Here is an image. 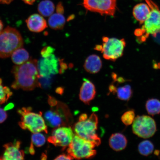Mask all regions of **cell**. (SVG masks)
<instances>
[{
    "label": "cell",
    "mask_w": 160,
    "mask_h": 160,
    "mask_svg": "<svg viewBox=\"0 0 160 160\" xmlns=\"http://www.w3.org/2000/svg\"><path fill=\"white\" fill-rule=\"evenodd\" d=\"M12 72L15 79L12 85L13 89L32 91L41 87L37 60L30 59L22 64L15 66Z\"/></svg>",
    "instance_id": "obj_1"
},
{
    "label": "cell",
    "mask_w": 160,
    "mask_h": 160,
    "mask_svg": "<svg viewBox=\"0 0 160 160\" xmlns=\"http://www.w3.org/2000/svg\"><path fill=\"white\" fill-rule=\"evenodd\" d=\"M98 124V119L96 114H92L88 117L87 114L83 113L80 115L78 121L74 126V131L76 135L98 146L101 143L97 133Z\"/></svg>",
    "instance_id": "obj_2"
},
{
    "label": "cell",
    "mask_w": 160,
    "mask_h": 160,
    "mask_svg": "<svg viewBox=\"0 0 160 160\" xmlns=\"http://www.w3.org/2000/svg\"><path fill=\"white\" fill-rule=\"evenodd\" d=\"M32 111L31 107L23 108L18 110V113L21 116V121L19 122L20 127L33 133L43 132L47 133V127L42 113H35Z\"/></svg>",
    "instance_id": "obj_3"
},
{
    "label": "cell",
    "mask_w": 160,
    "mask_h": 160,
    "mask_svg": "<svg viewBox=\"0 0 160 160\" xmlns=\"http://www.w3.org/2000/svg\"><path fill=\"white\" fill-rule=\"evenodd\" d=\"M23 41L19 32L8 27L0 33V58L11 56L16 50L22 47Z\"/></svg>",
    "instance_id": "obj_4"
},
{
    "label": "cell",
    "mask_w": 160,
    "mask_h": 160,
    "mask_svg": "<svg viewBox=\"0 0 160 160\" xmlns=\"http://www.w3.org/2000/svg\"><path fill=\"white\" fill-rule=\"evenodd\" d=\"M93 143L75 135L67 150L69 155L73 159H89L94 157L97 151Z\"/></svg>",
    "instance_id": "obj_5"
},
{
    "label": "cell",
    "mask_w": 160,
    "mask_h": 160,
    "mask_svg": "<svg viewBox=\"0 0 160 160\" xmlns=\"http://www.w3.org/2000/svg\"><path fill=\"white\" fill-rule=\"evenodd\" d=\"M57 106L55 108L46 112L44 115L46 123L52 128L67 125L72 119L68 108L65 104L59 102Z\"/></svg>",
    "instance_id": "obj_6"
},
{
    "label": "cell",
    "mask_w": 160,
    "mask_h": 160,
    "mask_svg": "<svg viewBox=\"0 0 160 160\" xmlns=\"http://www.w3.org/2000/svg\"><path fill=\"white\" fill-rule=\"evenodd\" d=\"M151 9L148 17L144 22V24L141 29L143 34L145 35L141 38V40H145L149 35L156 37L158 33H160V11L158 7L151 0H146Z\"/></svg>",
    "instance_id": "obj_7"
},
{
    "label": "cell",
    "mask_w": 160,
    "mask_h": 160,
    "mask_svg": "<svg viewBox=\"0 0 160 160\" xmlns=\"http://www.w3.org/2000/svg\"><path fill=\"white\" fill-rule=\"evenodd\" d=\"M102 40L101 51L105 59L115 61L122 56L126 46L124 39L104 37Z\"/></svg>",
    "instance_id": "obj_8"
},
{
    "label": "cell",
    "mask_w": 160,
    "mask_h": 160,
    "mask_svg": "<svg viewBox=\"0 0 160 160\" xmlns=\"http://www.w3.org/2000/svg\"><path fill=\"white\" fill-rule=\"evenodd\" d=\"M132 129L138 137L147 139L155 134L157 126L154 120L149 116H138L134 120Z\"/></svg>",
    "instance_id": "obj_9"
},
{
    "label": "cell",
    "mask_w": 160,
    "mask_h": 160,
    "mask_svg": "<svg viewBox=\"0 0 160 160\" xmlns=\"http://www.w3.org/2000/svg\"><path fill=\"white\" fill-rule=\"evenodd\" d=\"M83 5L89 11L101 15L113 16L116 8V0H83Z\"/></svg>",
    "instance_id": "obj_10"
},
{
    "label": "cell",
    "mask_w": 160,
    "mask_h": 160,
    "mask_svg": "<svg viewBox=\"0 0 160 160\" xmlns=\"http://www.w3.org/2000/svg\"><path fill=\"white\" fill-rule=\"evenodd\" d=\"M74 135L71 127H59L53 130L48 141L57 147L65 148L69 145Z\"/></svg>",
    "instance_id": "obj_11"
},
{
    "label": "cell",
    "mask_w": 160,
    "mask_h": 160,
    "mask_svg": "<svg viewBox=\"0 0 160 160\" xmlns=\"http://www.w3.org/2000/svg\"><path fill=\"white\" fill-rule=\"evenodd\" d=\"M59 62L53 53L47 57H42L38 62L40 77L50 79L52 75L57 74L60 71Z\"/></svg>",
    "instance_id": "obj_12"
},
{
    "label": "cell",
    "mask_w": 160,
    "mask_h": 160,
    "mask_svg": "<svg viewBox=\"0 0 160 160\" xmlns=\"http://www.w3.org/2000/svg\"><path fill=\"white\" fill-rule=\"evenodd\" d=\"M21 142L15 141L13 142L5 144L3 147L4 149L2 154L0 156L1 160H18L24 159L25 153L20 149Z\"/></svg>",
    "instance_id": "obj_13"
},
{
    "label": "cell",
    "mask_w": 160,
    "mask_h": 160,
    "mask_svg": "<svg viewBox=\"0 0 160 160\" xmlns=\"http://www.w3.org/2000/svg\"><path fill=\"white\" fill-rule=\"evenodd\" d=\"M96 93L95 86L91 81L85 79L80 89L79 98L86 104H89Z\"/></svg>",
    "instance_id": "obj_14"
},
{
    "label": "cell",
    "mask_w": 160,
    "mask_h": 160,
    "mask_svg": "<svg viewBox=\"0 0 160 160\" xmlns=\"http://www.w3.org/2000/svg\"><path fill=\"white\" fill-rule=\"evenodd\" d=\"M28 28L34 32H40L47 27L46 20L42 16L38 14L31 15L27 20Z\"/></svg>",
    "instance_id": "obj_15"
},
{
    "label": "cell",
    "mask_w": 160,
    "mask_h": 160,
    "mask_svg": "<svg viewBox=\"0 0 160 160\" xmlns=\"http://www.w3.org/2000/svg\"><path fill=\"white\" fill-rule=\"evenodd\" d=\"M109 90L110 92L116 94L118 98L123 101H128L132 95V91L129 85L117 88L112 84L110 86Z\"/></svg>",
    "instance_id": "obj_16"
},
{
    "label": "cell",
    "mask_w": 160,
    "mask_h": 160,
    "mask_svg": "<svg viewBox=\"0 0 160 160\" xmlns=\"http://www.w3.org/2000/svg\"><path fill=\"white\" fill-rule=\"evenodd\" d=\"M102 67V61L99 56L95 55H90L86 59L84 68L86 71L90 73H97Z\"/></svg>",
    "instance_id": "obj_17"
},
{
    "label": "cell",
    "mask_w": 160,
    "mask_h": 160,
    "mask_svg": "<svg viewBox=\"0 0 160 160\" xmlns=\"http://www.w3.org/2000/svg\"><path fill=\"white\" fill-rule=\"evenodd\" d=\"M127 138L120 133L113 134L109 140L110 147L116 151H120L125 149L127 147Z\"/></svg>",
    "instance_id": "obj_18"
},
{
    "label": "cell",
    "mask_w": 160,
    "mask_h": 160,
    "mask_svg": "<svg viewBox=\"0 0 160 160\" xmlns=\"http://www.w3.org/2000/svg\"><path fill=\"white\" fill-rule=\"evenodd\" d=\"M151 12L149 6L141 3L136 5L133 8V17L138 21L140 24H143L148 17Z\"/></svg>",
    "instance_id": "obj_19"
},
{
    "label": "cell",
    "mask_w": 160,
    "mask_h": 160,
    "mask_svg": "<svg viewBox=\"0 0 160 160\" xmlns=\"http://www.w3.org/2000/svg\"><path fill=\"white\" fill-rule=\"evenodd\" d=\"M65 19L63 13L58 12L52 14L48 19L49 27L54 30H61L65 24Z\"/></svg>",
    "instance_id": "obj_20"
},
{
    "label": "cell",
    "mask_w": 160,
    "mask_h": 160,
    "mask_svg": "<svg viewBox=\"0 0 160 160\" xmlns=\"http://www.w3.org/2000/svg\"><path fill=\"white\" fill-rule=\"evenodd\" d=\"M11 57L13 62L16 65H19L28 61L29 56L27 50L21 48L14 52Z\"/></svg>",
    "instance_id": "obj_21"
},
{
    "label": "cell",
    "mask_w": 160,
    "mask_h": 160,
    "mask_svg": "<svg viewBox=\"0 0 160 160\" xmlns=\"http://www.w3.org/2000/svg\"><path fill=\"white\" fill-rule=\"evenodd\" d=\"M55 9L54 5L52 2L49 0L41 1L38 7V10L39 13L45 17H49L53 14Z\"/></svg>",
    "instance_id": "obj_22"
},
{
    "label": "cell",
    "mask_w": 160,
    "mask_h": 160,
    "mask_svg": "<svg viewBox=\"0 0 160 160\" xmlns=\"http://www.w3.org/2000/svg\"><path fill=\"white\" fill-rule=\"evenodd\" d=\"M146 108L149 115L154 116L160 113V101L156 99L148 100Z\"/></svg>",
    "instance_id": "obj_23"
},
{
    "label": "cell",
    "mask_w": 160,
    "mask_h": 160,
    "mask_svg": "<svg viewBox=\"0 0 160 160\" xmlns=\"http://www.w3.org/2000/svg\"><path fill=\"white\" fill-rule=\"evenodd\" d=\"M138 149L140 154L148 156L153 152L154 150L153 144L151 141L146 140L139 143Z\"/></svg>",
    "instance_id": "obj_24"
},
{
    "label": "cell",
    "mask_w": 160,
    "mask_h": 160,
    "mask_svg": "<svg viewBox=\"0 0 160 160\" xmlns=\"http://www.w3.org/2000/svg\"><path fill=\"white\" fill-rule=\"evenodd\" d=\"M46 138L44 135L41 133H34L31 137V143L29 148L34 149V145L38 147H42L45 144L46 142Z\"/></svg>",
    "instance_id": "obj_25"
},
{
    "label": "cell",
    "mask_w": 160,
    "mask_h": 160,
    "mask_svg": "<svg viewBox=\"0 0 160 160\" xmlns=\"http://www.w3.org/2000/svg\"><path fill=\"white\" fill-rule=\"evenodd\" d=\"M2 82L0 79V104L5 103L12 95V92L8 87L2 85Z\"/></svg>",
    "instance_id": "obj_26"
},
{
    "label": "cell",
    "mask_w": 160,
    "mask_h": 160,
    "mask_svg": "<svg viewBox=\"0 0 160 160\" xmlns=\"http://www.w3.org/2000/svg\"><path fill=\"white\" fill-rule=\"evenodd\" d=\"M135 118V113L133 110L125 112L121 117V121L124 124L129 126L132 124Z\"/></svg>",
    "instance_id": "obj_27"
},
{
    "label": "cell",
    "mask_w": 160,
    "mask_h": 160,
    "mask_svg": "<svg viewBox=\"0 0 160 160\" xmlns=\"http://www.w3.org/2000/svg\"><path fill=\"white\" fill-rule=\"evenodd\" d=\"M54 49L53 48L48 47L44 48L42 50L41 54L42 57H47L53 53Z\"/></svg>",
    "instance_id": "obj_28"
},
{
    "label": "cell",
    "mask_w": 160,
    "mask_h": 160,
    "mask_svg": "<svg viewBox=\"0 0 160 160\" xmlns=\"http://www.w3.org/2000/svg\"><path fill=\"white\" fill-rule=\"evenodd\" d=\"M8 117L7 112L4 109L0 108V123L3 122Z\"/></svg>",
    "instance_id": "obj_29"
},
{
    "label": "cell",
    "mask_w": 160,
    "mask_h": 160,
    "mask_svg": "<svg viewBox=\"0 0 160 160\" xmlns=\"http://www.w3.org/2000/svg\"><path fill=\"white\" fill-rule=\"evenodd\" d=\"M74 159L72 157L68 154V155L62 154L58 156L55 160H72Z\"/></svg>",
    "instance_id": "obj_30"
},
{
    "label": "cell",
    "mask_w": 160,
    "mask_h": 160,
    "mask_svg": "<svg viewBox=\"0 0 160 160\" xmlns=\"http://www.w3.org/2000/svg\"><path fill=\"white\" fill-rule=\"evenodd\" d=\"M48 103L52 107H54L58 104V102L55 98L49 96Z\"/></svg>",
    "instance_id": "obj_31"
},
{
    "label": "cell",
    "mask_w": 160,
    "mask_h": 160,
    "mask_svg": "<svg viewBox=\"0 0 160 160\" xmlns=\"http://www.w3.org/2000/svg\"><path fill=\"white\" fill-rule=\"evenodd\" d=\"M57 11L58 12L63 13L64 9L61 3H59L57 6Z\"/></svg>",
    "instance_id": "obj_32"
},
{
    "label": "cell",
    "mask_w": 160,
    "mask_h": 160,
    "mask_svg": "<svg viewBox=\"0 0 160 160\" xmlns=\"http://www.w3.org/2000/svg\"><path fill=\"white\" fill-rule=\"evenodd\" d=\"M13 104L12 103H10L7 106H6L5 107V108L4 110L5 111H7V110H8L10 109H12L14 107Z\"/></svg>",
    "instance_id": "obj_33"
},
{
    "label": "cell",
    "mask_w": 160,
    "mask_h": 160,
    "mask_svg": "<svg viewBox=\"0 0 160 160\" xmlns=\"http://www.w3.org/2000/svg\"><path fill=\"white\" fill-rule=\"evenodd\" d=\"M25 2L29 5H32L34 2L36 0H22Z\"/></svg>",
    "instance_id": "obj_34"
},
{
    "label": "cell",
    "mask_w": 160,
    "mask_h": 160,
    "mask_svg": "<svg viewBox=\"0 0 160 160\" xmlns=\"http://www.w3.org/2000/svg\"><path fill=\"white\" fill-rule=\"evenodd\" d=\"M13 0H0V3L9 4Z\"/></svg>",
    "instance_id": "obj_35"
},
{
    "label": "cell",
    "mask_w": 160,
    "mask_h": 160,
    "mask_svg": "<svg viewBox=\"0 0 160 160\" xmlns=\"http://www.w3.org/2000/svg\"><path fill=\"white\" fill-rule=\"evenodd\" d=\"M57 93L61 94L62 93L63 89L62 88H59L58 89H57Z\"/></svg>",
    "instance_id": "obj_36"
},
{
    "label": "cell",
    "mask_w": 160,
    "mask_h": 160,
    "mask_svg": "<svg viewBox=\"0 0 160 160\" xmlns=\"http://www.w3.org/2000/svg\"><path fill=\"white\" fill-rule=\"evenodd\" d=\"M3 25L2 23V21L0 20V33L3 30Z\"/></svg>",
    "instance_id": "obj_37"
}]
</instances>
